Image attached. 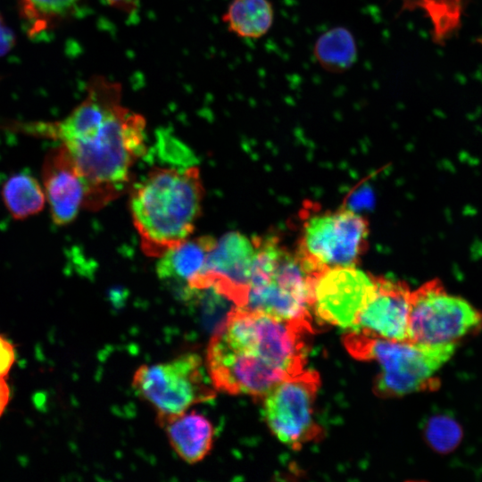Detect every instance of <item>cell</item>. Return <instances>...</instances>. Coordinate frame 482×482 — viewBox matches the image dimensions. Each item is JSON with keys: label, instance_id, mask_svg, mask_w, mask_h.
Wrapping results in <instances>:
<instances>
[{"label": "cell", "instance_id": "19", "mask_svg": "<svg viewBox=\"0 0 482 482\" xmlns=\"http://www.w3.org/2000/svg\"><path fill=\"white\" fill-rule=\"evenodd\" d=\"M4 204L14 220H22L39 213L46 198L38 180L29 173L10 176L2 187Z\"/></svg>", "mask_w": 482, "mask_h": 482}, {"label": "cell", "instance_id": "9", "mask_svg": "<svg viewBox=\"0 0 482 482\" xmlns=\"http://www.w3.org/2000/svg\"><path fill=\"white\" fill-rule=\"evenodd\" d=\"M320 385L312 370L287 378L262 399L264 420L273 435L294 450L322 436L315 419V399Z\"/></svg>", "mask_w": 482, "mask_h": 482}, {"label": "cell", "instance_id": "24", "mask_svg": "<svg viewBox=\"0 0 482 482\" xmlns=\"http://www.w3.org/2000/svg\"><path fill=\"white\" fill-rule=\"evenodd\" d=\"M108 5L113 9L127 14L132 15L138 9L137 0H105Z\"/></svg>", "mask_w": 482, "mask_h": 482}, {"label": "cell", "instance_id": "5", "mask_svg": "<svg viewBox=\"0 0 482 482\" xmlns=\"http://www.w3.org/2000/svg\"><path fill=\"white\" fill-rule=\"evenodd\" d=\"M256 258L245 306L280 320L312 325L314 274L278 237H255Z\"/></svg>", "mask_w": 482, "mask_h": 482}, {"label": "cell", "instance_id": "25", "mask_svg": "<svg viewBox=\"0 0 482 482\" xmlns=\"http://www.w3.org/2000/svg\"><path fill=\"white\" fill-rule=\"evenodd\" d=\"M10 397L9 386L6 383L4 377H0V416L5 410Z\"/></svg>", "mask_w": 482, "mask_h": 482}, {"label": "cell", "instance_id": "20", "mask_svg": "<svg viewBox=\"0 0 482 482\" xmlns=\"http://www.w3.org/2000/svg\"><path fill=\"white\" fill-rule=\"evenodd\" d=\"M403 6L426 12L433 25L436 40L444 38L458 24L461 0H401Z\"/></svg>", "mask_w": 482, "mask_h": 482}, {"label": "cell", "instance_id": "22", "mask_svg": "<svg viewBox=\"0 0 482 482\" xmlns=\"http://www.w3.org/2000/svg\"><path fill=\"white\" fill-rule=\"evenodd\" d=\"M15 362L13 345L0 335V377H5Z\"/></svg>", "mask_w": 482, "mask_h": 482}, {"label": "cell", "instance_id": "15", "mask_svg": "<svg viewBox=\"0 0 482 482\" xmlns=\"http://www.w3.org/2000/svg\"><path fill=\"white\" fill-rule=\"evenodd\" d=\"M174 452L189 464L203 461L214 442L212 423L195 411L158 419Z\"/></svg>", "mask_w": 482, "mask_h": 482}, {"label": "cell", "instance_id": "2", "mask_svg": "<svg viewBox=\"0 0 482 482\" xmlns=\"http://www.w3.org/2000/svg\"><path fill=\"white\" fill-rule=\"evenodd\" d=\"M312 325L246 307L230 311L211 338L206 368L216 390L262 398L304 370Z\"/></svg>", "mask_w": 482, "mask_h": 482}, {"label": "cell", "instance_id": "7", "mask_svg": "<svg viewBox=\"0 0 482 482\" xmlns=\"http://www.w3.org/2000/svg\"><path fill=\"white\" fill-rule=\"evenodd\" d=\"M132 386L166 418L187 411L195 404L213 399L215 387L206 365L196 353H184L170 361L137 368Z\"/></svg>", "mask_w": 482, "mask_h": 482}, {"label": "cell", "instance_id": "1", "mask_svg": "<svg viewBox=\"0 0 482 482\" xmlns=\"http://www.w3.org/2000/svg\"><path fill=\"white\" fill-rule=\"evenodd\" d=\"M122 85L103 75L87 81L86 96L56 120H6L0 129L51 139L67 151L87 190L85 209L97 211L129 186L145 153V119L122 104Z\"/></svg>", "mask_w": 482, "mask_h": 482}, {"label": "cell", "instance_id": "11", "mask_svg": "<svg viewBox=\"0 0 482 482\" xmlns=\"http://www.w3.org/2000/svg\"><path fill=\"white\" fill-rule=\"evenodd\" d=\"M256 240L240 232H229L216 239L194 294L212 289L237 306L245 305L253 279Z\"/></svg>", "mask_w": 482, "mask_h": 482}, {"label": "cell", "instance_id": "18", "mask_svg": "<svg viewBox=\"0 0 482 482\" xmlns=\"http://www.w3.org/2000/svg\"><path fill=\"white\" fill-rule=\"evenodd\" d=\"M19 15L29 37H35L71 18L83 0H16Z\"/></svg>", "mask_w": 482, "mask_h": 482}, {"label": "cell", "instance_id": "3", "mask_svg": "<svg viewBox=\"0 0 482 482\" xmlns=\"http://www.w3.org/2000/svg\"><path fill=\"white\" fill-rule=\"evenodd\" d=\"M204 187L197 166H156L130 187L129 209L145 254L158 258L191 237Z\"/></svg>", "mask_w": 482, "mask_h": 482}, {"label": "cell", "instance_id": "8", "mask_svg": "<svg viewBox=\"0 0 482 482\" xmlns=\"http://www.w3.org/2000/svg\"><path fill=\"white\" fill-rule=\"evenodd\" d=\"M482 329V312L449 294L437 279L411 292L408 340L427 345L457 344Z\"/></svg>", "mask_w": 482, "mask_h": 482}, {"label": "cell", "instance_id": "12", "mask_svg": "<svg viewBox=\"0 0 482 482\" xmlns=\"http://www.w3.org/2000/svg\"><path fill=\"white\" fill-rule=\"evenodd\" d=\"M411 292L404 282L376 277L374 290L351 330L386 339L408 340Z\"/></svg>", "mask_w": 482, "mask_h": 482}, {"label": "cell", "instance_id": "4", "mask_svg": "<svg viewBox=\"0 0 482 482\" xmlns=\"http://www.w3.org/2000/svg\"><path fill=\"white\" fill-rule=\"evenodd\" d=\"M344 344L356 359L377 362L379 371L374 391L386 398L436 388V374L452 358L457 346L391 340L357 330H351Z\"/></svg>", "mask_w": 482, "mask_h": 482}, {"label": "cell", "instance_id": "17", "mask_svg": "<svg viewBox=\"0 0 482 482\" xmlns=\"http://www.w3.org/2000/svg\"><path fill=\"white\" fill-rule=\"evenodd\" d=\"M358 47L353 34L344 26H335L321 33L313 46L318 64L331 73H343L357 61Z\"/></svg>", "mask_w": 482, "mask_h": 482}, {"label": "cell", "instance_id": "14", "mask_svg": "<svg viewBox=\"0 0 482 482\" xmlns=\"http://www.w3.org/2000/svg\"><path fill=\"white\" fill-rule=\"evenodd\" d=\"M215 241L211 236L190 237L170 248L157 258L158 277L179 286L188 295L194 294V287L204 271Z\"/></svg>", "mask_w": 482, "mask_h": 482}, {"label": "cell", "instance_id": "10", "mask_svg": "<svg viewBox=\"0 0 482 482\" xmlns=\"http://www.w3.org/2000/svg\"><path fill=\"white\" fill-rule=\"evenodd\" d=\"M375 283L376 277L356 266L320 270L312 279V314L322 322L352 329Z\"/></svg>", "mask_w": 482, "mask_h": 482}, {"label": "cell", "instance_id": "16", "mask_svg": "<svg viewBox=\"0 0 482 482\" xmlns=\"http://www.w3.org/2000/svg\"><path fill=\"white\" fill-rule=\"evenodd\" d=\"M221 21L228 31L237 37L260 38L273 25V5L270 0H232L222 14Z\"/></svg>", "mask_w": 482, "mask_h": 482}, {"label": "cell", "instance_id": "13", "mask_svg": "<svg viewBox=\"0 0 482 482\" xmlns=\"http://www.w3.org/2000/svg\"><path fill=\"white\" fill-rule=\"evenodd\" d=\"M42 182L53 222L71 223L84 208L87 190L65 148L58 145L45 155Z\"/></svg>", "mask_w": 482, "mask_h": 482}, {"label": "cell", "instance_id": "23", "mask_svg": "<svg viewBox=\"0 0 482 482\" xmlns=\"http://www.w3.org/2000/svg\"><path fill=\"white\" fill-rule=\"evenodd\" d=\"M15 37L12 31L5 25L0 15V57L12 49Z\"/></svg>", "mask_w": 482, "mask_h": 482}, {"label": "cell", "instance_id": "6", "mask_svg": "<svg viewBox=\"0 0 482 482\" xmlns=\"http://www.w3.org/2000/svg\"><path fill=\"white\" fill-rule=\"evenodd\" d=\"M300 221L295 253L313 274L357 266L369 247V222L350 208L323 209L308 202L301 210Z\"/></svg>", "mask_w": 482, "mask_h": 482}, {"label": "cell", "instance_id": "21", "mask_svg": "<svg viewBox=\"0 0 482 482\" xmlns=\"http://www.w3.org/2000/svg\"><path fill=\"white\" fill-rule=\"evenodd\" d=\"M423 432L428 445L439 453L452 452L462 437V429L458 422L443 414L431 416L427 420Z\"/></svg>", "mask_w": 482, "mask_h": 482}]
</instances>
